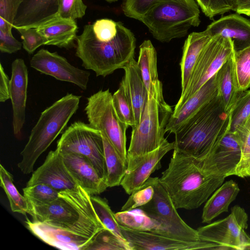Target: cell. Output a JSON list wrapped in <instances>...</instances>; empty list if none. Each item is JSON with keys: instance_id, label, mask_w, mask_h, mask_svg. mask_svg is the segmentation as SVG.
I'll return each mask as SVG.
<instances>
[{"instance_id": "6da1fadb", "label": "cell", "mask_w": 250, "mask_h": 250, "mask_svg": "<svg viewBox=\"0 0 250 250\" xmlns=\"http://www.w3.org/2000/svg\"><path fill=\"white\" fill-rule=\"evenodd\" d=\"M225 179L209 174L202 159L174 149L159 180L177 209L191 210L205 203Z\"/></svg>"}, {"instance_id": "7a4b0ae2", "label": "cell", "mask_w": 250, "mask_h": 250, "mask_svg": "<svg viewBox=\"0 0 250 250\" xmlns=\"http://www.w3.org/2000/svg\"><path fill=\"white\" fill-rule=\"evenodd\" d=\"M230 111L218 94L175 133L174 149L206 157L229 130Z\"/></svg>"}, {"instance_id": "3957f363", "label": "cell", "mask_w": 250, "mask_h": 250, "mask_svg": "<svg viewBox=\"0 0 250 250\" xmlns=\"http://www.w3.org/2000/svg\"><path fill=\"white\" fill-rule=\"evenodd\" d=\"M76 42V55L82 61V65L94 71L97 76L105 77L124 68L134 59L136 38L121 22H118L116 36L109 41L98 40L92 24H87Z\"/></svg>"}, {"instance_id": "277c9868", "label": "cell", "mask_w": 250, "mask_h": 250, "mask_svg": "<svg viewBox=\"0 0 250 250\" xmlns=\"http://www.w3.org/2000/svg\"><path fill=\"white\" fill-rule=\"evenodd\" d=\"M81 96L68 93L43 111L21 153L18 166L24 174L33 172L40 156L66 127L79 108Z\"/></svg>"}, {"instance_id": "5b68a950", "label": "cell", "mask_w": 250, "mask_h": 250, "mask_svg": "<svg viewBox=\"0 0 250 250\" xmlns=\"http://www.w3.org/2000/svg\"><path fill=\"white\" fill-rule=\"evenodd\" d=\"M199 6L195 0H160L139 21L153 38L162 42L186 36L200 23Z\"/></svg>"}, {"instance_id": "8992f818", "label": "cell", "mask_w": 250, "mask_h": 250, "mask_svg": "<svg viewBox=\"0 0 250 250\" xmlns=\"http://www.w3.org/2000/svg\"><path fill=\"white\" fill-rule=\"evenodd\" d=\"M26 224L31 232L44 243L63 250H86L96 234L105 228L94 210L91 196L78 223L73 226L29 220Z\"/></svg>"}, {"instance_id": "52a82bcc", "label": "cell", "mask_w": 250, "mask_h": 250, "mask_svg": "<svg viewBox=\"0 0 250 250\" xmlns=\"http://www.w3.org/2000/svg\"><path fill=\"white\" fill-rule=\"evenodd\" d=\"M172 113L168 104L163 105L154 98H148L139 123L132 127L127 150V172L133 169L145 155L167 140L164 137L166 127Z\"/></svg>"}, {"instance_id": "ba28073f", "label": "cell", "mask_w": 250, "mask_h": 250, "mask_svg": "<svg viewBox=\"0 0 250 250\" xmlns=\"http://www.w3.org/2000/svg\"><path fill=\"white\" fill-rule=\"evenodd\" d=\"M112 96L109 89L98 91L87 98L84 111L89 124L105 135L122 160L127 163L126 131L128 125L118 119Z\"/></svg>"}, {"instance_id": "9c48e42d", "label": "cell", "mask_w": 250, "mask_h": 250, "mask_svg": "<svg viewBox=\"0 0 250 250\" xmlns=\"http://www.w3.org/2000/svg\"><path fill=\"white\" fill-rule=\"evenodd\" d=\"M56 149L62 153H74L85 157L106 182L107 170L102 134L89 124L81 121L72 123L57 141Z\"/></svg>"}, {"instance_id": "30bf717a", "label": "cell", "mask_w": 250, "mask_h": 250, "mask_svg": "<svg viewBox=\"0 0 250 250\" xmlns=\"http://www.w3.org/2000/svg\"><path fill=\"white\" fill-rule=\"evenodd\" d=\"M233 43L221 35L212 37L202 49L192 71L188 85L176 104L173 113L177 112L234 53Z\"/></svg>"}, {"instance_id": "8fae6325", "label": "cell", "mask_w": 250, "mask_h": 250, "mask_svg": "<svg viewBox=\"0 0 250 250\" xmlns=\"http://www.w3.org/2000/svg\"><path fill=\"white\" fill-rule=\"evenodd\" d=\"M148 181L154 189L152 199L140 207L145 213L158 222L168 237L184 241H201L198 231L181 218L177 208L159 177H149Z\"/></svg>"}, {"instance_id": "7c38bea8", "label": "cell", "mask_w": 250, "mask_h": 250, "mask_svg": "<svg viewBox=\"0 0 250 250\" xmlns=\"http://www.w3.org/2000/svg\"><path fill=\"white\" fill-rule=\"evenodd\" d=\"M248 219L244 208L235 205L227 217L197 230L201 240L216 243L220 250H250V237L245 231Z\"/></svg>"}, {"instance_id": "4fadbf2b", "label": "cell", "mask_w": 250, "mask_h": 250, "mask_svg": "<svg viewBox=\"0 0 250 250\" xmlns=\"http://www.w3.org/2000/svg\"><path fill=\"white\" fill-rule=\"evenodd\" d=\"M30 63L31 67L41 73L72 83L83 90L87 87L89 72L75 67L57 52L41 49L32 57Z\"/></svg>"}, {"instance_id": "5bb4252c", "label": "cell", "mask_w": 250, "mask_h": 250, "mask_svg": "<svg viewBox=\"0 0 250 250\" xmlns=\"http://www.w3.org/2000/svg\"><path fill=\"white\" fill-rule=\"evenodd\" d=\"M122 234L132 250H218L220 245L209 242H190L164 235L131 229L122 226Z\"/></svg>"}, {"instance_id": "9a60e30c", "label": "cell", "mask_w": 250, "mask_h": 250, "mask_svg": "<svg viewBox=\"0 0 250 250\" xmlns=\"http://www.w3.org/2000/svg\"><path fill=\"white\" fill-rule=\"evenodd\" d=\"M241 158L238 138L234 132L229 130L212 151L202 161L209 174L226 178L235 175Z\"/></svg>"}, {"instance_id": "2e32d148", "label": "cell", "mask_w": 250, "mask_h": 250, "mask_svg": "<svg viewBox=\"0 0 250 250\" xmlns=\"http://www.w3.org/2000/svg\"><path fill=\"white\" fill-rule=\"evenodd\" d=\"M40 183L58 191L78 185L67 168L62 153L57 149L49 152L43 164L33 172L26 186Z\"/></svg>"}, {"instance_id": "e0dca14e", "label": "cell", "mask_w": 250, "mask_h": 250, "mask_svg": "<svg viewBox=\"0 0 250 250\" xmlns=\"http://www.w3.org/2000/svg\"><path fill=\"white\" fill-rule=\"evenodd\" d=\"M10 99L13 109L14 134L19 137L25 122V110L27 97L28 75L24 60H15L11 64Z\"/></svg>"}, {"instance_id": "ac0fdd59", "label": "cell", "mask_w": 250, "mask_h": 250, "mask_svg": "<svg viewBox=\"0 0 250 250\" xmlns=\"http://www.w3.org/2000/svg\"><path fill=\"white\" fill-rule=\"evenodd\" d=\"M62 154L67 168L77 184L89 194H100L108 188L105 181L85 157L74 153Z\"/></svg>"}, {"instance_id": "d6986e66", "label": "cell", "mask_w": 250, "mask_h": 250, "mask_svg": "<svg viewBox=\"0 0 250 250\" xmlns=\"http://www.w3.org/2000/svg\"><path fill=\"white\" fill-rule=\"evenodd\" d=\"M175 148L174 142L166 140L159 147L145 155L140 162L131 171L125 175L121 185L130 195L142 186L150 175L161 168V160L169 151Z\"/></svg>"}, {"instance_id": "ffe728a7", "label": "cell", "mask_w": 250, "mask_h": 250, "mask_svg": "<svg viewBox=\"0 0 250 250\" xmlns=\"http://www.w3.org/2000/svg\"><path fill=\"white\" fill-rule=\"evenodd\" d=\"M217 95L218 86L215 74L177 112L172 113L166 125V132L175 134L203 106Z\"/></svg>"}, {"instance_id": "44dd1931", "label": "cell", "mask_w": 250, "mask_h": 250, "mask_svg": "<svg viewBox=\"0 0 250 250\" xmlns=\"http://www.w3.org/2000/svg\"><path fill=\"white\" fill-rule=\"evenodd\" d=\"M206 30L212 37L218 35L230 39L235 52L250 46V21L239 14L222 17L208 25Z\"/></svg>"}, {"instance_id": "7402d4cb", "label": "cell", "mask_w": 250, "mask_h": 250, "mask_svg": "<svg viewBox=\"0 0 250 250\" xmlns=\"http://www.w3.org/2000/svg\"><path fill=\"white\" fill-rule=\"evenodd\" d=\"M139 49L137 63L148 98H154L160 104L167 105L163 96V85L158 78L156 49L149 40H145Z\"/></svg>"}, {"instance_id": "603a6c76", "label": "cell", "mask_w": 250, "mask_h": 250, "mask_svg": "<svg viewBox=\"0 0 250 250\" xmlns=\"http://www.w3.org/2000/svg\"><path fill=\"white\" fill-rule=\"evenodd\" d=\"M36 28L45 39V45L69 48L74 46L78 27L75 20L57 14Z\"/></svg>"}, {"instance_id": "cb8c5ba5", "label": "cell", "mask_w": 250, "mask_h": 250, "mask_svg": "<svg viewBox=\"0 0 250 250\" xmlns=\"http://www.w3.org/2000/svg\"><path fill=\"white\" fill-rule=\"evenodd\" d=\"M123 69L125 70V75L121 83L132 105L136 126L141 120L148 100V93L143 82L137 62L134 59Z\"/></svg>"}, {"instance_id": "d4e9b609", "label": "cell", "mask_w": 250, "mask_h": 250, "mask_svg": "<svg viewBox=\"0 0 250 250\" xmlns=\"http://www.w3.org/2000/svg\"><path fill=\"white\" fill-rule=\"evenodd\" d=\"M59 0H23L13 27L36 28L57 14Z\"/></svg>"}, {"instance_id": "484cf974", "label": "cell", "mask_w": 250, "mask_h": 250, "mask_svg": "<svg viewBox=\"0 0 250 250\" xmlns=\"http://www.w3.org/2000/svg\"><path fill=\"white\" fill-rule=\"evenodd\" d=\"M212 36L206 30L192 32L185 41L180 63L181 73V94L186 90L192 71L205 46Z\"/></svg>"}, {"instance_id": "4316f807", "label": "cell", "mask_w": 250, "mask_h": 250, "mask_svg": "<svg viewBox=\"0 0 250 250\" xmlns=\"http://www.w3.org/2000/svg\"><path fill=\"white\" fill-rule=\"evenodd\" d=\"M239 191L238 185L234 180L223 183L206 202L202 215V223H208L221 213L228 212Z\"/></svg>"}, {"instance_id": "83f0119b", "label": "cell", "mask_w": 250, "mask_h": 250, "mask_svg": "<svg viewBox=\"0 0 250 250\" xmlns=\"http://www.w3.org/2000/svg\"><path fill=\"white\" fill-rule=\"evenodd\" d=\"M233 55L223 64L215 74L218 94L221 97L226 109L229 111H231L242 92L239 90L235 78Z\"/></svg>"}, {"instance_id": "f1b7e54d", "label": "cell", "mask_w": 250, "mask_h": 250, "mask_svg": "<svg viewBox=\"0 0 250 250\" xmlns=\"http://www.w3.org/2000/svg\"><path fill=\"white\" fill-rule=\"evenodd\" d=\"M115 215L119 224L123 227L135 230L167 236L163 226L140 208L121 211L115 213Z\"/></svg>"}, {"instance_id": "f546056e", "label": "cell", "mask_w": 250, "mask_h": 250, "mask_svg": "<svg viewBox=\"0 0 250 250\" xmlns=\"http://www.w3.org/2000/svg\"><path fill=\"white\" fill-rule=\"evenodd\" d=\"M101 134L107 170L106 183L107 187L118 186L121 185L122 179L127 172V164L122 160L105 135L102 133Z\"/></svg>"}, {"instance_id": "4dcf8cb0", "label": "cell", "mask_w": 250, "mask_h": 250, "mask_svg": "<svg viewBox=\"0 0 250 250\" xmlns=\"http://www.w3.org/2000/svg\"><path fill=\"white\" fill-rule=\"evenodd\" d=\"M0 186L4 190L13 212L26 215L29 213V207L25 197L21 195L13 183L12 175L0 165Z\"/></svg>"}, {"instance_id": "1f68e13d", "label": "cell", "mask_w": 250, "mask_h": 250, "mask_svg": "<svg viewBox=\"0 0 250 250\" xmlns=\"http://www.w3.org/2000/svg\"><path fill=\"white\" fill-rule=\"evenodd\" d=\"M240 142L241 158L235 176L241 178L250 175V114L239 125L234 131Z\"/></svg>"}, {"instance_id": "d6a6232c", "label": "cell", "mask_w": 250, "mask_h": 250, "mask_svg": "<svg viewBox=\"0 0 250 250\" xmlns=\"http://www.w3.org/2000/svg\"><path fill=\"white\" fill-rule=\"evenodd\" d=\"M233 70L238 88L243 92L250 86V46L234 52Z\"/></svg>"}, {"instance_id": "836d02e7", "label": "cell", "mask_w": 250, "mask_h": 250, "mask_svg": "<svg viewBox=\"0 0 250 250\" xmlns=\"http://www.w3.org/2000/svg\"><path fill=\"white\" fill-rule=\"evenodd\" d=\"M91 200L98 217L105 228L112 231L121 240L129 245L124 238L120 225L107 200L96 196H91Z\"/></svg>"}, {"instance_id": "e575fe53", "label": "cell", "mask_w": 250, "mask_h": 250, "mask_svg": "<svg viewBox=\"0 0 250 250\" xmlns=\"http://www.w3.org/2000/svg\"><path fill=\"white\" fill-rule=\"evenodd\" d=\"M22 190L29 207L48 204L59 197V191L43 183L26 186Z\"/></svg>"}, {"instance_id": "d590c367", "label": "cell", "mask_w": 250, "mask_h": 250, "mask_svg": "<svg viewBox=\"0 0 250 250\" xmlns=\"http://www.w3.org/2000/svg\"><path fill=\"white\" fill-rule=\"evenodd\" d=\"M112 101L114 109L119 120L128 126L134 127L135 119L133 110L121 83L118 90L112 95Z\"/></svg>"}, {"instance_id": "8d00e7d4", "label": "cell", "mask_w": 250, "mask_h": 250, "mask_svg": "<svg viewBox=\"0 0 250 250\" xmlns=\"http://www.w3.org/2000/svg\"><path fill=\"white\" fill-rule=\"evenodd\" d=\"M86 250H132L130 246L109 229L100 231Z\"/></svg>"}, {"instance_id": "74e56055", "label": "cell", "mask_w": 250, "mask_h": 250, "mask_svg": "<svg viewBox=\"0 0 250 250\" xmlns=\"http://www.w3.org/2000/svg\"><path fill=\"white\" fill-rule=\"evenodd\" d=\"M23 0H0V30L12 34V29Z\"/></svg>"}, {"instance_id": "f35d334b", "label": "cell", "mask_w": 250, "mask_h": 250, "mask_svg": "<svg viewBox=\"0 0 250 250\" xmlns=\"http://www.w3.org/2000/svg\"><path fill=\"white\" fill-rule=\"evenodd\" d=\"M250 114V90L243 91L234 106L230 114L229 131L234 132L237 126Z\"/></svg>"}, {"instance_id": "ab89813d", "label": "cell", "mask_w": 250, "mask_h": 250, "mask_svg": "<svg viewBox=\"0 0 250 250\" xmlns=\"http://www.w3.org/2000/svg\"><path fill=\"white\" fill-rule=\"evenodd\" d=\"M154 189L148 180L138 189L132 192L121 211L135 209L148 203L153 198Z\"/></svg>"}, {"instance_id": "60d3db41", "label": "cell", "mask_w": 250, "mask_h": 250, "mask_svg": "<svg viewBox=\"0 0 250 250\" xmlns=\"http://www.w3.org/2000/svg\"><path fill=\"white\" fill-rule=\"evenodd\" d=\"M202 12L210 19L218 15H223L234 7L235 0H196Z\"/></svg>"}, {"instance_id": "b9f144b4", "label": "cell", "mask_w": 250, "mask_h": 250, "mask_svg": "<svg viewBox=\"0 0 250 250\" xmlns=\"http://www.w3.org/2000/svg\"><path fill=\"white\" fill-rule=\"evenodd\" d=\"M160 0H123L122 9L127 17L140 21L147 11Z\"/></svg>"}, {"instance_id": "7bdbcfd3", "label": "cell", "mask_w": 250, "mask_h": 250, "mask_svg": "<svg viewBox=\"0 0 250 250\" xmlns=\"http://www.w3.org/2000/svg\"><path fill=\"white\" fill-rule=\"evenodd\" d=\"M86 8L83 0H59L57 15L75 20L84 16Z\"/></svg>"}, {"instance_id": "ee69618b", "label": "cell", "mask_w": 250, "mask_h": 250, "mask_svg": "<svg viewBox=\"0 0 250 250\" xmlns=\"http://www.w3.org/2000/svg\"><path fill=\"white\" fill-rule=\"evenodd\" d=\"M96 38L100 41L107 42L113 39L118 31V22L109 19H101L92 24Z\"/></svg>"}, {"instance_id": "f6af8a7d", "label": "cell", "mask_w": 250, "mask_h": 250, "mask_svg": "<svg viewBox=\"0 0 250 250\" xmlns=\"http://www.w3.org/2000/svg\"><path fill=\"white\" fill-rule=\"evenodd\" d=\"M22 39V47L29 54H32L38 48L46 44L45 39L36 28H17Z\"/></svg>"}, {"instance_id": "bcb514c9", "label": "cell", "mask_w": 250, "mask_h": 250, "mask_svg": "<svg viewBox=\"0 0 250 250\" xmlns=\"http://www.w3.org/2000/svg\"><path fill=\"white\" fill-rule=\"evenodd\" d=\"M22 42L16 39L12 34L0 30V50L2 53L12 54L21 49Z\"/></svg>"}, {"instance_id": "7dc6e473", "label": "cell", "mask_w": 250, "mask_h": 250, "mask_svg": "<svg viewBox=\"0 0 250 250\" xmlns=\"http://www.w3.org/2000/svg\"><path fill=\"white\" fill-rule=\"evenodd\" d=\"M0 102H5L10 99V79L0 63Z\"/></svg>"}, {"instance_id": "c3c4849f", "label": "cell", "mask_w": 250, "mask_h": 250, "mask_svg": "<svg viewBox=\"0 0 250 250\" xmlns=\"http://www.w3.org/2000/svg\"><path fill=\"white\" fill-rule=\"evenodd\" d=\"M233 11L238 14L250 16V0H235Z\"/></svg>"}, {"instance_id": "681fc988", "label": "cell", "mask_w": 250, "mask_h": 250, "mask_svg": "<svg viewBox=\"0 0 250 250\" xmlns=\"http://www.w3.org/2000/svg\"><path fill=\"white\" fill-rule=\"evenodd\" d=\"M106 1L109 2H114V1H116L118 0H105Z\"/></svg>"}, {"instance_id": "f907efd6", "label": "cell", "mask_w": 250, "mask_h": 250, "mask_svg": "<svg viewBox=\"0 0 250 250\" xmlns=\"http://www.w3.org/2000/svg\"><path fill=\"white\" fill-rule=\"evenodd\" d=\"M249 177H250V176H249Z\"/></svg>"}]
</instances>
